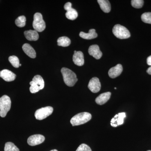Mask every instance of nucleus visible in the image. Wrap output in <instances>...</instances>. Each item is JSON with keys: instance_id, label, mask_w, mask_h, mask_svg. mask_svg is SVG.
Masks as SVG:
<instances>
[{"instance_id": "1", "label": "nucleus", "mask_w": 151, "mask_h": 151, "mask_svg": "<svg viewBox=\"0 0 151 151\" xmlns=\"http://www.w3.org/2000/svg\"><path fill=\"white\" fill-rule=\"evenodd\" d=\"M61 72L64 82L68 86H74L78 81L76 74L70 69L66 68H63L61 70Z\"/></svg>"}, {"instance_id": "2", "label": "nucleus", "mask_w": 151, "mask_h": 151, "mask_svg": "<svg viewBox=\"0 0 151 151\" xmlns=\"http://www.w3.org/2000/svg\"><path fill=\"white\" fill-rule=\"evenodd\" d=\"M92 119V115L87 112L78 113L73 116L70 122L73 126H79L85 124Z\"/></svg>"}, {"instance_id": "3", "label": "nucleus", "mask_w": 151, "mask_h": 151, "mask_svg": "<svg viewBox=\"0 0 151 151\" xmlns=\"http://www.w3.org/2000/svg\"><path fill=\"white\" fill-rule=\"evenodd\" d=\"M11 100L7 95H4L0 98V116L2 118L6 116L10 110Z\"/></svg>"}, {"instance_id": "4", "label": "nucleus", "mask_w": 151, "mask_h": 151, "mask_svg": "<svg viewBox=\"0 0 151 151\" xmlns=\"http://www.w3.org/2000/svg\"><path fill=\"white\" fill-rule=\"evenodd\" d=\"M114 35L120 39H124L130 37L131 34L127 28L120 24H116L113 29Z\"/></svg>"}, {"instance_id": "5", "label": "nucleus", "mask_w": 151, "mask_h": 151, "mask_svg": "<svg viewBox=\"0 0 151 151\" xmlns=\"http://www.w3.org/2000/svg\"><path fill=\"white\" fill-rule=\"evenodd\" d=\"M32 25L35 30L37 32H42L45 29L46 24L42 18V15L40 13H36L35 14Z\"/></svg>"}, {"instance_id": "6", "label": "nucleus", "mask_w": 151, "mask_h": 151, "mask_svg": "<svg viewBox=\"0 0 151 151\" xmlns=\"http://www.w3.org/2000/svg\"><path fill=\"white\" fill-rule=\"evenodd\" d=\"M53 108L50 106L41 108L36 111L35 116L37 120H43L50 116L53 112Z\"/></svg>"}, {"instance_id": "7", "label": "nucleus", "mask_w": 151, "mask_h": 151, "mask_svg": "<svg viewBox=\"0 0 151 151\" xmlns=\"http://www.w3.org/2000/svg\"><path fill=\"white\" fill-rule=\"evenodd\" d=\"M72 4L70 2H68L65 4L64 8L67 11L65 13V16L68 19L74 20L78 17V13L75 9L72 8Z\"/></svg>"}, {"instance_id": "8", "label": "nucleus", "mask_w": 151, "mask_h": 151, "mask_svg": "<svg viewBox=\"0 0 151 151\" xmlns=\"http://www.w3.org/2000/svg\"><path fill=\"white\" fill-rule=\"evenodd\" d=\"M45 138L43 135L35 134L31 136L27 139V143L31 146H35L40 145L44 142Z\"/></svg>"}, {"instance_id": "9", "label": "nucleus", "mask_w": 151, "mask_h": 151, "mask_svg": "<svg viewBox=\"0 0 151 151\" xmlns=\"http://www.w3.org/2000/svg\"><path fill=\"white\" fill-rule=\"evenodd\" d=\"M101 86L100 80L97 77H93L90 79L88 85V88L93 93L99 92L101 89Z\"/></svg>"}, {"instance_id": "10", "label": "nucleus", "mask_w": 151, "mask_h": 151, "mask_svg": "<svg viewBox=\"0 0 151 151\" xmlns=\"http://www.w3.org/2000/svg\"><path fill=\"white\" fill-rule=\"evenodd\" d=\"M0 72V77H1L5 81L8 82L14 81L16 77L15 74L7 69H4Z\"/></svg>"}, {"instance_id": "11", "label": "nucleus", "mask_w": 151, "mask_h": 151, "mask_svg": "<svg viewBox=\"0 0 151 151\" xmlns=\"http://www.w3.org/2000/svg\"><path fill=\"white\" fill-rule=\"evenodd\" d=\"M88 52L90 55H92L96 59H100L103 55L99 46L97 45H94L89 47Z\"/></svg>"}, {"instance_id": "12", "label": "nucleus", "mask_w": 151, "mask_h": 151, "mask_svg": "<svg viewBox=\"0 0 151 151\" xmlns=\"http://www.w3.org/2000/svg\"><path fill=\"white\" fill-rule=\"evenodd\" d=\"M123 71V67L121 64H119L111 68L108 71V75L111 78H115L121 75Z\"/></svg>"}, {"instance_id": "13", "label": "nucleus", "mask_w": 151, "mask_h": 151, "mask_svg": "<svg viewBox=\"0 0 151 151\" xmlns=\"http://www.w3.org/2000/svg\"><path fill=\"white\" fill-rule=\"evenodd\" d=\"M73 61L74 64L78 66H82L84 63V57L83 52L76 51L73 56Z\"/></svg>"}, {"instance_id": "14", "label": "nucleus", "mask_w": 151, "mask_h": 151, "mask_svg": "<svg viewBox=\"0 0 151 151\" xmlns=\"http://www.w3.org/2000/svg\"><path fill=\"white\" fill-rule=\"evenodd\" d=\"M111 95V92H106L102 93L95 99V102L98 105H103L108 102Z\"/></svg>"}, {"instance_id": "15", "label": "nucleus", "mask_w": 151, "mask_h": 151, "mask_svg": "<svg viewBox=\"0 0 151 151\" xmlns=\"http://www.w3.org/2000/svg\"><path fill=\"white\" fill-rule=\"evenodd\" d=\"M22 49L25 53L31 58H35L36 56V53L35 50L29 44H24L23 45Z\"/></svg>"}, {"instance_id": "16", "label": "nucleus", "mask_w": 151, "mask_h": 151, "mask_svg": "<svg viewBox=\"0 0 151 151\" xmlns=\"http://www.w3.org/2000/svg\"><path fill=\"white\" fill-rule=\"evenodd\" d=\"M79 36L84 39L91 40L97 37V34L95 30L92 29L89 30L88 33L81 32L79 34Z\"/></svg>"}, {"instance_id": "17", "label": "nucleus", "mask_w": 151, "mask_h": 151, "mask_svg": "<svg viewBox=\"0 0 151 151\" xmlns=\"http://www.w3.org/2000/svg\"><path fill=\"white\" fill-rule=\"evenodd\" d=\"M25 37L27 40L29 41H36L39 38V35L37 32L35 30L26 31L24 32Z\"/></svg>"}, {"instance_id": "18", "label": "nucleus", "mask_w": 151, "mask_h": 151, "mask_svg": "<svg viewBox=\"0 0 151 151\" xmlns=\"http://www.w3.org/2000/svg\"><path fill=\"white\" fill-rule=\"evenodd\" d=\"M97 2L100 6V8L104 12H110L111 10V5L109 1L107 0H98Z\"/></svg>"}, {"instance_id": "19", "label": "nucleus", "mask_w": 151, "mask_h": 151, "mask_svg": "<svg viewBox=\"0 0 151 151\" xmlns=\"http://www.w3.org/2000/svg\"><path fill=\"white\" fill-rule=\"evenodd\" d=\"M70 42H71L70 39L65 36L59 37L57 40L58 45L64 47L69 46Z\"/></svg>"}, {"instance_id": "20", "label": "nucleus", "mask_w": 151, "mask_h": 151, "mask_svg": "<svg viewBox=\"0 0 151 151\" xmlns=\"http://www.w3.org/2000/svg\"><path fill=\"white\" fill-rule=\"evenodd\" d=\"M32 81L40 87V90L44 88L45 83L43 78L40 75H36L33 78Z\"/></svg>"}, {"instance_id": "21", "label": "nucleus", "mask_w": 151, "mask_h": 151, "mask_svg": "<svg viewBox=\"0 0 151 151\" xmlns=\"http://www.w3.org/2000/svg\"><path fill=\"white\" fill-rule=\"evenodd\" d=\"M26 22V18L24 16L18 17L16 19L15 24L17 26L19 27H23L25 26Z\"/></svg>"}, {"instance_id": "22", "label": "nucleus", "mask_w": 151, "mask_h": 151, "mask_svg": "<svg viewBox=\"0 0 151 151\" xmlns=\"http://www.w3.org/2000/svg\"><path fill=\"white\" fill-rule=\"evenodd\" d=\"M4 151H19V150L14 143L8 142L6 143Z\"/></svg>"}, {"instance_id": "23", "label": "nucleus", "mask_w": 151, "mask_h": 151, "mask_svg": "<svg viewBox=\"0 0 151 151\" xmlns=\"http://www.w3.org/2000/svg\"><path fill=\"white\" fill-rule=\"evenodd\" d=\"M9 60L12 65L16 68L19 67V60L17 57L15 55H12L9 58Z\"/></svg>"}, {"instance_id": "24", "label": "nucleus", "mask_w": 151, "mask_h": 151, "mask_svg": "<svg viewBox=\"0 0 151 151\" xmlns=\"http://www.w3.org/2000/svg\"><path fill=\"white\" fill-rule=\"evenodd\" d=\"M141 19L144 22L151 24V12H146L143 14Z\"/></svg>"}, {"instance_id": "25", "label": "nucleus", "mask_w": 151, "mask_h": 151, "mask_svg": "<svg viewBox=\"0 0 151 151\" xmlns=\"http://www.w3.org/2000/svg\"><path fill=\"white\" fill-rule=\"evenodd\" d=\"M144 1L143 0H132L131 4L133 7L136 9H140L144 5Z\"/></svg>"}, {"instance_id": "26", "label": "nucleus", "mask_w": 151, "mask_h": 151, "mask_svg": "<svg viewBox=\"0 0 151 151\" xmlns=\"http://www.w3.org/2000/svg\"><path fill=\"white\" fill-rule=\"evenodd\" d=\"M30 85H31L29 88V90L32 93H35L40 90V87L38 86L37 84L35 83L33 81H31L29 83Z\"/></svg>"}, {"instance_id": "27", "label": "nucleus", "mask_w": 151, "mask_h": 151, "mask_svg": "<svg viewBox=\"0 0 151 151\" xmlns=\"http://www.w3.org/2000/svg\"><path fill=\"white\" fill-rule=\"evenodd\" d=\"M118 116L117 117V121L116 122V124L118 126L122 125L124 124V118H126V115L125 113H120L118 114Z\"/></svg>"}, {"instance_id": "28", "label": "nucleus", "mask_w": 151, "mask_h": 151, "mask_svg": "<svg viewBox=\"0 0 151 151\" xmlns=\"http://www.w3.org/2000/svg\"><path fill=\"white\" fill-rule=\"evenodd\" d=\"M76 151H92L90 147L85 144H82L78 147Z\"/></svg>"}, {"instance_id": "29", "label": "nucleus", "mask_w": 151, "mask_h": 151, "mask_svg": "<svg viewBox=\"0 0 151 151\" xmlns=\"http://www.w3.org/2000/svg\"><path fill=\"white\" fill-rule=\"evenodd\" d=\"M147 63L149 65H151V55H150L147 58Z\"/></svg>"}, {"instance_id": "30", "label": "nucleus", "mask_w": 151, "mask_h": 151, "mask_svg": "<svg viewBox=\"0 0 151 151\" xmlns=\"http://www.w3.org/2000/svg\"><path fill=\"white\" fill-rule=\"evenodd\" d=\"M147 72L149 74L151 75V66L148 68L147 70Z\"/></svg>"}, {"instance_id": "31", "label": "nucleus", "mask_w": 151, "mask_h": 151, "mask_svg": "<svg viewBox=\"0 0 151 151\" xmlns=\"http://www.w3.org/2000/svg\"><path fill=\"white\" fill-rule=\"evenodd\" d=\"M50 151H58L57 150H52Z\"/></svg>"}, {"instance_id": "32", "label": "nucleus", "mask_w": 151, "mask_h": 151, "mask_svg": "<svg viewBox=\"0 0 151 151\" xmlns=\"http://www.w3.org/2000/svg\"><path fill=\"white\" fill-rule=\"evenodd\" d=\"M21 65H22V64H20L19 66H21Z\"/></svg>"}, {"instance_id": "33", "label": "nucleus", "mask_w": 151, "mask_h": 151, "mask_svg": "<svg viewBox=\"0 0 151 151\" xmlns=\"http://www.w3.org/2000/svg\"><path fill=\"white\" fill-rule=\"evenodd\" d=\"M115 89H116V87H115Z\"/></svg>"}, {"instance_id": "34", "label": "nucleus", "mask_w": 151, "mask_h": 151, "mask_svg": "<svg viewBox=\"0 0 151 151\" xmlns=\"http://www.w3.org/2000/svg\"><path fill=\"white\" fill-rule=\"evenodd\" d=\"M151 151V150H148V151Z\"/></svg>"}, {"instance_id": "35", "label": "nucleus", "mask_w": 151, "mask_h": 151, "mask_svg": "<svg viewBox=\"0 0 151 151\" xmlns=\"http://www.w3.org/2000/svg\"><path fill=\"white\" fill-rule=\"evenodd\" d=\"M0 74H1V72H0Z\"/></svg>"}]
</instances>
